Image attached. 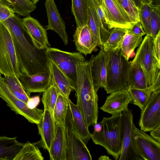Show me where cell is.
<instances>
[{
  "label": "cell",
  "instance_id": "1",
  "mask_svg": "<svg viewBox=\"0 0 160 160\" xmlns=\"http://www.w3.org/2000/svg\"><path fill=\"white\" fill-rule=\"evenodd\" d=\"M9 30L22 74L32 75L48 70V58L45 50H40L28 40L25 35L27 31L22 19L18 15L1 22Z\"/></svg>",
  "mask_w": 160,
  "mask_h": 160
},
{
  "label": "cell",
  "instance_id": "2",
  "mask_svg": "<svg viewBox=\"0 0 160 160\" xmlns=\"http://www.w3.org/2000/svg\"><path fill=\"white\" fill-rule=\"evenodd\" d=\"M77 81L75 91L77 106L87 126L97 123L98 90L94 86L89 61L79 62L76 66Z\"/></svg>",
  "mask_w": 160,
  "mask_h": 160
},
{
  "label": "cell",
  "instance_id": "3",
  "mask_svg": "<svg viewBox=\"0 0 160 160\" xmlns=\"http://www.w3.org/2000/svg\"><path fill=\"white\" fill-rule=\"evenodd\" d=\"M107 93L119 90L129 89L128 74L130 63L121 49L105 51Z\"/></svg>",
  "mask_w": 160,
  "mask_h": 160
},
{
  "label": "cell",
  "instance_id": "4",
  "mask_svg": "<svg viewBox=\"0 0 160 160\" xmlns=\"http://www.w3.org/2000/svg\"><path fill=\"white\" fill-rule=\"evenodd\" d=\"M102 132L94 142L105 149L115 160H118L121 151L124 132V120L122 112L108 117L100 122Z\"/></svg>",
  "mask_w": 160,
  "mask_h": 160
},
{
  "label": "cell",
  "instance_id": "5",
  "mask_svg": "<svg viewBox=\"0 0 160 160\" xmlns=\"http://www.w3.org/2000/svg\"><path fill=\"white\" fill-rule=\"evenodd\" d=\"M153 43L152 37L146 35L137 50L134 58L130 62L141 67L149 87L152 85L160 75V63L153 55Z\"/></svg>",
  "mask_w": 160,
  "mask_h": 160
},
{
  "label": "cell",
  "instance_id": "6",
  "mask_svg": "<svg viewBox=\"0 0 160 160\" xmlns=\"http://www.w3.org/2000/svg\"><path fill=\"white\" fill-rule=\"evenodd\" d=\"M0 73L4 76L22 73L11 35L8 29L0 22Z\"/></svg>",
  "mask_w": 160,
  "mask_h": 160
},
{
  "label": "cell",
  "instance_id": "7",
  "mask_svg": "<svg viewBox=\"0 0 160 160\" xmlns=\"http://www.w3.org/2000/svg\"><path fill=\"white\" fill-rule=\"evenodd\" d=\"M66 160H92V158L86 144L74 129L68 106L65 125Z\"/></svg>",
  "mask_w": 160,
  "mask_h": 160
},
{
  "label": "cell",
  "instance_id": "8",
  "mask_svg": "<svg viewBox=\"0 0 160 160\" xmlns=\"http://www.w3.org/2000/svg\"><path fill=\"white\" fill-rule=\"evenodd\" d=\"M0 98L16 114L23 116L31 123L37 125L40 122L44 110L36 108L30 109L26 103L17 98L11 92L0 73Z\"/></svg>",
  "mask_w": 160,
  "mask_h": 160
},
{
  "label": "cell",
  "instance_id": "9",
  "mask_svg": "<svg viewBox=\"0 0 160 160\" xmlns=\"http://www.w3.org/2000/svg\"><path fill=\"white\" fill-rule=\"evenodd\" d=\"M47 58L53 62L72 81L76 83V66L85 60L79 52H70L48 47L45 50Z\"/></svg>",
  "mask_w": 160,
  "mask_h": 160
},
{
  "label": "cell",
  "instance_id": "10",
  "mask_svg": "<svg viewBox=\"0 0 160 160\" xmlns=\"http://www.w3.org/2000/svg\"><path fill=\"white\" fill-rule=\"evenodd\" d=\"M109 30L114 28L129 29L132 24L127 13L116 0H98Z\"/></svg>",
  "mask_w": 160,
  "mask_h": 160
},
{
  "label": "cell",
  "instance_id": "11",
  "mask_svg": "<svg viewBox=\"0 0 160 160\" xmlns=\"http://www.w3.org/2000/svg\"><path fill=\"white\" fill-rule=\"evenodd\" d=\"M124 120V132L121 153L119 160H142L136 148L133 114L128 109L122 112Z\"/></svg>",
  "mask_w": 160,
  "mask_h": 160
},
{
  "label": "cell",
  "instance_id": "12",
  "mask_svg": "<svg viewBox=\"0 0 160 160\" xmlns=\"http://www.w3.org/2000/svg\"><path fill=\"white\" fill-rule=\"evenodd\" d=\"M139 126L141 130L146 132L160 126V91L151 93L147 103L141 110Z\"/></svg>",
  "mask_w": 160,
  "mask_h": 160
},
{
  "label": "cell",
  "instance_id": "13",
  "mask_svg": "<svg viewBox=\"0 0 160 160\" xmlns=\"http://www.w3.org/2000/svg\"><path fill=\"white\" fill-rule=\"evenodd\" d=\"M134 138L137 152L144 160H160V142L135 126Z\"/></svg>",
  "mask_w": 160,
  "mask_h": 160
},
{
  "label": "cell",
  "instance_id": "14",
  "mask_svg": "<svg viewBox=\"0 0 160 160\" xmlns=\"http://www.w3.org/2000/svg\"><path fill=\"white\" fill-rule=\"evenodd\" d=\"M88 28L96 40L98 47L102 46L109 37L111 31L107 28L99 17L97 11L95 0H88Z\"/></svg>",
  "mask_w": 160,
  "mask_h": 160
},
{
  "label": "cell",
  "instance_id": "15",
  "mask_svg": "<svg viewBox=\"0 0 160 160\" xmlns=\"http://www.w3.org/2000/svg\"><path fill=\"white\" fill-rule=\"evenodd\" d=\"M19 78L24 90L29 96L32 92H43L52 83L48 69L34 74L22 73Z\"/></svg>",
  "mask_w": 160,
  "mask_h": 160
},
{
  "label": "cell",
  "instance_id": "16",
  "mask_svg": "<svg viewBox=\"0 0 160 160\" xmlns=\"http://www.w3.org/2000/svg\"><path fill=\"white\" fill-rule=\"evenodd\" d=\"M132 101L128 90H119L110 93L100 108L103 112L112 115L127 109L129 104Z\"/></svg>",
  "mask_w": 160,
  "mask_h": 160
},
{
  "label": "cell",
  "instance_id": "17",
  "mask_svg": "<svg viewBox=\"0 0 160 160\" xmlns=\"http://www.w3.org/2000/svg\"><path fill=\"white\" fill-rule=\"evenodd\" d=\"M22 23L33 44L39 50H46L50 45L47 30L38 21L28 16L22 19Z\"/></svg>",
  "mask_w": 160,
  "mask_h": 160
},
{
  "label": "cell",
  "instance_id": "18",
  "mask_svg": "<svg viewBox=\"0 0 160 160\" xmlns=\"http://www.w3.org/2000/svg\"><path fill=\"white\" fill-rule=\"evenodd\" d=\"M37 125L41 138L36 143L49 152L54 136L55 128V121L49 110L44 108L42 119Z\"/></svg>",
  "mask_w": 160,
  "mask_h": 160
},
{
  "label": "cell",
  "instance_id": "19",
  "mask_svg": "<svg viewBox=\"0 0 160 160\" xmlns=\"http://www.w3.org/2000/svg\"><path fill=\"white\" fill-rule=\"evenodd\" d=\"M47 65L51 75L52 83L55 85L59 93L69 98L71 91H75L76 83L71 80L53 62L48 58Z\"/></svg>",
  "mask_w": 160,
  "mask_h": 160
},
{
  "label": "cell",
  "instance_id": "20",
  "mask_svg": "<svg viewBox=\"0 0 160 160\" xmlns=\"http://www.w3.org/2000/svg\"><path fill=\"white\" fill-rule=\"evenodd\" d=\"M45 5L48 20L46 30H51L56 32L64 44L67 45L68 36L66 30L65 24L60 16L54 0H46Z\"/></svg>",
  "mask_w": 160,
  "mask_h": 160
},
{
  "label": "cell",
  "instance_id": "21",
  "mask_svg": "<svg viewBox=\"0 0 160 160\" xmlns=\"http://www.w3.org/2000/svg\"><path fill=\"white\" fill-rule=\"evenodd\" d=\"M73 37L77 51L85 56L98 50L97 42L87 24L77 28Z\"/></svg>",
  "mask_w": 160,
  "mask_h": 160
},
{
  "label": "cell",
  "instance_id": "22",
  "mask_svg": "<svg viewBox=\"0 0 160 160\" xmlns=\"http://www.w3.org/2000/svg\"><path fill=\"white\" fill-rule=\"evenodd\" d=\"M100 48L99 52L92 55L89 60L93 84L98 89L105 87L106 81L105 52L102 46Z\"/></svg>",
  "mask_w": 160,
  "mask_h": 160
},
{
  "label": "cell",
  "instance_id": "23",
  "mask_svg": "<svg viewBox=\"0 0 160 160\" xmlns=\"http://www.w3.org/2000/svg\"><path fill=\"white\" fill-rule=\"evenodd\" d=\"M65 126L55 123V133L48 152L50 160H66Z\"/></svg>",
  "mask_w": 160,
  "mask_h": 160
},
{
  "label": "cell",
  "instance_id": "24",
  "mask_svg": "<svg viewBox=\"0 0 160 160\" xmlns=\"http://www.w3.org/2000/svg\"><path fill=\"white\" fill-rule=\"evenodd\" d=\"M72 121L74 129L81 139L87 144L91 138V133L76 105L68 99Z\"/></svg>",
  "mask_w": 160,
  "mask_h": 160
},
{
  "label": "cell",
  "instance_id": "25",
  "mask_svg": "<svg viewBox=\"0 0 160 160\" xmlns=\"http://www.w3.org/2000/svg\"><path fill=\"white\" fill-rule=\"evenodd\" d=\"M24 144L18 141L16 137L0 136V159L13 160Z\"/></svg>",
  "mask_w": 160,
  "mask_h": 160
},
{
  "label": "cell",
  "instance_id": "26",
  "mask_svg": "<svg viewBox=\"0 0 160 160\" xmlns=\"http://www.w3.org/2000/svg\"><path fill=\"white\" fill-rule=\"evenodd\" d=\"M130 63L128 78L129 89H143L148 87L149 86L141 67L136 63Z\"/></svg>",
  "mask_w": 160,
  "mask_h": 160
},
{
  "label": "cell",
  "instance_id": "27",
  "mask_svg": "<svg viewBox=\"0 0 160 160\" xmlns=\"http://www.w3.org/2000/svg\"><path fill=\"white\" fill-rule=\"evenodd\" d=\"M72 12L74 15L77 28L87 24L88 16V0H72Z\"/></svg>",
  "mask_w": 160,
  "mask_h": 160
},
{
  "label": "cell",
  "instance_id": "28",
  "mask_svg": "<svg viewBox=\"0 0 160 160\" xmlns=\"http://www.w3.org/2000/svg\"><path fill=\"white\" fill-rule=\"evenodd\" d=\"M44 158L35 143L27 142L24 143L21 149L13 160H43Z\"/></svg>",
  "mask_w": 160,
  "mask_h": 160
},
{
  "label": "cell",
  "instance_id": "29",
  "mask_svg": "<svg viewBox=\"0 0 160 160\" xmlns=\"http://www.w3.org/2000/svg\"><path fill=\"white\" fill-rule=\"evenodd\" d=\"M112 29L109 37L102 46L105 51L121 49L124 36L128 30L120 28Z\"/></svg>",
  "mask_w": 160,
  "mask_h": 160
},
{
  "label": "cell",
  "instance_id": "30",
  "mask_svg": "<svg viewBox=\"0 0 160 160\" xmlns=\"http://www.w3.org/2000/svg\"><path fill=\"white\" fill-rule=\"evenodd\" d=\"M5 82L12 93L19 99L27 104L30 96L24 90L19 78L15 75L4 76Z\"/></svg>",
  "mask_w": 160,
  "mask_h": 160
},
{
  "label": "cell",
  "instance_id": "31",
  "mask_svg": "<svg viewBox=\"0 0 160 160\" xmlns=\"http://www.w3.org/2000/svg\"><path fill=\"white\" fill-rule=\"evenodd\" d=\"M142 36L135 35L129 32L128 29L125 34L121 48V52L129 59L135 49L141 44Z\"/></svg>",
  "mask_w": 160,
  "mask_h": 160
},
{
  "label": "cell",
  "instance_id": "32",
  "mask_svg": "<svg viewBox=\"0 0 160 160\" xmlns=\"http://www.w3.org/2000/svg\"><path fill=\"white\" fill-rule=\"evenodd\" d=\"M67 98L61 94L58 95L54 108L53 117L56 123L65 126L69 106Z\"/></svg>",
  "mask_w": 160,
  "mask_h": 160
},
{
  "label": "cell",
  "instance_id": "33",
  "mask_svg": "<svg viewBox=\"0 0 160 160\" xmlns=\"http://www.w3.org/2000/svg\"><path fill=\"white\" fill-rule=\"evenodd\" d=\"M129 90L133 100L132 102L142 110L148 101L152 92L150 87L143 88H130Z\"/></svg>",
  "mask_w": 160,
  "mask_h": 160
},
{
  "label": "cell",
  "instance_id": "34",
  "mask_svg": "<svg viewBox=\"0 0 160 160\" xmlns=\"http://www.w3.org/2000/svg\"><path fill=\"white\" fill-rule=\"evenodd\" d=\"M59 94L55 85L52 83L43 92L42 98L44 108L49 110L53 118L54 108Z\"/></svg>",
  "mask_w": 160,
  "mask_h": 160
},
{
  "label": "cell",
  "instance_id": "35",
  "mask_svg": "<svg viewBox=\"0 0 160 160\" xmlns=\"http://www.w3.org/2000/svg\"><path fill=\"white\" fill-rule=\"evenodd\" d=\"M152 6L142 3L139 8V19L146 35H151V19Z\"/></svg>",
  "mask_w": 160,
  "mask_h": 160
},
{
  "label": "cell",
  "instance_id": "36",
  "mask_svg": "<svg viewBox=\"0 0 160 160\" xmlns=\"http://www.w3.org/2000/svg\"><path fill=\"white\" fill-rule=\"evenodd\" d=\"M15 13L24 17L29 16L36 8L29 0H9Z\"/></svg>",
  "mask_w": 160,
  "mask_h": 160
},
{
  "label": "cell",
  "instance_id": "37",
  "mask_svg": "<svg viewBox=\"0 0 160 160\" xmlns=\"http://www.w3.org/2000/svg\"><path fill=\"white\" fill-rule=\"evenodd\" d=\"M125 11L133 24L140 21L139 8L133 0H116Z\"/></svg>",
  "mask_w": 160,
  "mask_h": 160
},
{
  "label": "cell",
  "instance_id": "38",
  "mask_svg": "<svg viewBox=\"0 0 160 160\" xmlns=\"http://www.w3.org/2000/svg\"><path fill=\"white\" fill-rule=\"evenodd\" d=\"M160 7L152 6L151 19V35L154 39L160 31Z\"/></svg>",
  "mask_w": 160,
  "mask_h": 160
},
{
  "label": "cell",
  "instance_id": "39",
  "mask_svg": "<svg viewBox=\"0 0 160 160\" xmlns=\"http://www.w3.org/2000/svg\"><path fill=\"white\" fill-rule=\"evenodd\" d=\"M15 13L12 8L10 7L8 3L0 0V22L13 16Z\"/></svg>",
  "mask_w": 160,
  "mask_h": 160
},
{
  "label": "cell",
  "instance_id": "40",
  "mask_svg": "<svg viewBox=\"0 0 160 160\" xmlns=\"http://www.w3.org/2000/svg\"><path fill=\"white\" fill-rule=\"evenodd\" d=\"M153 53L154 57L160 63V31L153 39Z\"/></svg>",
  "mask_w": 160,
  "mask_h": 160
},
{
  "label": "cell",
  "instance_id": "41",
  "mask_svg": "<svg viewBox=\"0 0 160 160\" xmlns=\"http://www.w3.org/2000/svg\"><path fill=\"white\" fill-rule=\"evenodd\" d=\"M128 31L136 35L143 36L146 34L140 21L133 24L131 28L128 29Z\"/></svg>",
  "mask_w": 160,
  "mask_h": 160
},
{
  "label": "cell",
  "instance_id": "42",
  "mask_svg": "<svg viewBox=\"0 0 160 160\" xmlns=\"http://www.w3.org/2000/svg\"><path fill=\"white\" fill-rule=\"evenodd\" d=\"M40 102L39 97L37 96L30 98L27 103L28 107L30 109H34L37 107Z\"/></svg>",
  "mask_w": 160,
  "mask_h": 160
},
{
  "label": "cell",
  "instance_id": "43",
  "mask_svg": "<svg viewBox=\"0 0 160 160\" xmlns=\"http://www.w3.org/2000/svg\"><path fill=\"white\" fill-rule=\"evenodd\" d=\"M150 132V136L156 140L160 142V126Z\"/></svg>",
  "mask_w": 160,
  "mask_h": 160
},
{
  "label": "cell",
  "instance_id": "44",
  "mask_svg": "<svg viewBox=\"0 0 160 160\" xmlns=\"http://www.w3.org/2000/svg\"><path fill=\"white\" fill-rule=\"evenodd\" d=\"M150 87L152 92L160 91V75L158 76L152 85Z\"/></svg>",
  "mask_w": 160,
  "mask_h": 160
},
{
  "label": "cell",
  "instance_id": "45",
  "mask_svg": "<svg viewBox=\"0 0 160 160\" xmlns=\"http://www.w3.org/2000/svg\"><path fill=\"white\" fill-rule=\"evenodd\" d=\"M142 2L154 6H160V0H141Z\"/></svg>",
  "mask_w": 160,
  "mask_h": 160
},
{
  "label": "cell",
  "instance_id": "46",
  "mask_svg": "<svg viewBox=\"0 0 160 160\" xmlns=\"http://www.w3.org/2000/svg\"><path fill=\"white\" fill-rule=\"evenodd\" d=\"M99 160H110L111 159L109 157L106 155H103L100 156L98 158Z\"/></svg>",
  "mask_w": 160,
  "mask_h": 160
},
{
  "label": "cell",
  "instance_id": "47",
  "mask_svg": "<svg viewBox=\"0 0 160 160\" xmlns=\"http://www.w3.org/2000/svg\"><path fill=\"white\" fill-rule=\"evenodd\" d=\"M135 2L136 5L139 8L141 3H142L141 0H133Z\"/></svg>",
  "mask_w": 160,
  "mask_h": 160
},
{
  "label": "cell",
  "instance_id": "48",
  "mask_svg": "<svg viewBox=\"0 0 160 160\" xmlns=\"http://www.w3.org/2000/svg\"><path fill=\"white\" fill-rule=\"evenodd\" d=\"M33 4L35 5L36 3L39 1V0H29Z\"/></svg>",
  "mask_w": 160,
  "mask_h": 160
},
{
  "label": "cell",
  "instance_id": "49",
  "mask_svg": "<svg viewBox=\"0 0 160 160\" xmlns=\"http://www.w3.org/2000/svg\"><path fill=\"white\" fill-rule=\"evenodd\" d=\"M5 0L6 1H7L8 3L11 4V2L9 0Z\"/></svg>",
  "mask_w": 160,
  "mask_h": 160
}]
</instances>
